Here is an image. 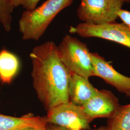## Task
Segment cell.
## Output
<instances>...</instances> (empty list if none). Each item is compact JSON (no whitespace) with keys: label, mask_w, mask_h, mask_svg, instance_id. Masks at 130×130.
I'll use <instances>...</instances> for the list:
<instances>
[{"label":"cell","mask_w":130,"mask_h":130,"mask_svg":"<svg viewBox=\"0 0 130 130\" xmlns=\"http://www.w3.org/2000/svg\"><path fill=\"white\" fill-rule=\"evenodd\" d=\"M29 57L33 87L45 110L70 101L71 74L59 58L55 43L48 41L35 47Z\"/></svg>","instance_id":"cell-1"},{"label":"cell","mask_w":130,"mask_h":130,"mask_svg":"<svg viewBox=\"0 0 130 130\" xmlns=\"http://www.w3.org/2000/svg\"><path fill=\"white\" fill-rule=\"evenodd\" d=\"M107 130H130V104L121 106L107 119Z\"/></svg>","instance_id":"cell-12"},{"label":"cell","mask_w":130,"mask_h":130,"mask_svg":"<svg viewBox=\"0 0 130 130\" xmlns=\"http://www.w3.org/2000/svg\"><path fill=\"white\" fill-rule=\"evenodd\" d=\"M59 58L70 74H76L86 78L93 76L91 54L87 45L77 38L66 35L58 45Z\"/></svg>","instance_id":"cell-3"},{"label":"cell","mask_w":130,"mask_h":130,"mask_svg":"<svg viewBox=\"0 0 130 130\" xmlns=\"http://www.w3.org/2000/svg\"><path fill=\"white\" fill-rule=\"evenodd\" d=\"M89 79L76 74H71L69 87V100L76 105L82 106L96 93Z\"/></svg>","instance_id":"cell-9"},{"label":"cell","mask_w":130,"mask_h":130,"mask_svg":"<svg viewBox=\"0 0 130 130\" xmlns=\"http://www.w3.org/2000/svg\"><path fill=\"white\" fill-rule=\"evenodd\" d=\"M107 130V129L106 126H100L99 127H98L97 128L93 129V130Z\"/></svg>","instance_id":"cell-18"},{"label":"cell","mask_w":130,"mask_h":130,"mask_svg":"<svg viewBox=\"0 0 130 130\" xmlns=\"http://www.w3.org/2000/svg\"><path fill=\"white\" fill-rule=\"evenodd\" d=\"M129 98H130V95H129Z\"/></svg>","instance_id":"cell-20"},{"label":"cell","mask_w":130,"mask_h":130,"mask_svg":"<svg viewBox=\"0 0 130 130\" xmlns=\"http://www.w3.org/2000/svg\"><path fill=\"white\" fill-rule=\"evenodd\" d=\"M20 68V61L14 54L7 49L0 51V80L10 84L17 74Z\"/></svg>","instance_id":"cell-11"},{"label":"cell","mask_w":130,"mask_h":130,"mask_svg":"<svg viewBox=\"0 0 130 130\" xmlns=\"http://www.w3.org/2000/svg\"><path fill=\"white\" fill-rule=\"evenodd\" d=\"M124 4L121 0H80L77 16L84 23L102 25L114 22Z\"/></svg>","instance_id":"cell-4"},{"label":"cell","mask_w":130,"mask_h":130,"mask_svg":"<svg viewBox=\"0 0 130 130\" xmlns=\"http://www.w3.org/2000/svg\"><path fill=\"white\" fill-rule=\"evenodd\" d=\"M73 0H47L33 9L26 10L19 21L24 40H39L56 16L72 4Z\"/></svg>","instance_id":"cell-2"},{"label":"cell","mask_w":130,"mask_h":130,"mask_svg":"<svg viewBox=\"0 0 130 130\" xmlns=\"http://www.w3.org/2000/svg\"><path fill=\"white\" fill-rule=\"evenodd\" d=\"M47 130H72L59 126L47 123Z\"/></svg>","instance_id":"cell-16"},{"label":"cell","mask_w":130,"mask_h":130,"mask_svg":"<svg viewBox=\"0 0 130 130\" xmlns=\"http://www.w3.org/2000/svg\"><path fill=\"white\" fill-rule=\"evenodd\" d=\"M120 106L119 100L110 91L98 90L89 101L81 106L85 113L92 120L109 118Z\"/></svg>","instance_id":"cell-8"},{"label":"cell","mask_w":130,"mask_h":130,"mask_svg":"<svg viewBox=\"0 0 130 130\" xmlns=\"http://www.w3.org/2000/svg\"><path fill=\"white\" fill-rule=\"evenodd\" d=\"M93 76L102 79L120 92L129 97L130 94V77L118 72L110 63L97 53H91Z\"/></svg>","instance_id":"cell-7"},{"label":"cell","mask_w":130,"mask_h":130,"mask_svg":"<svg viewBox=\"0 0 130 130\" xmlns=\"http://www.w3.org/2000/svg\"><path fill=\"white\" fill-rule=\"evenodd\" d=\"M117 15L122 23L130 28V11L121 9L118 12Z\"/></svg>","instance_id":"cell-15"},{"label":"cell","mask_w":130,"mask_h":130,"mask_svg":"<svg viewBox=\"0 0 130 130\" xmlns=\"http://www.w3.org/2000/svg\"><path fill=\"white\" fill-rule=\"evenodd\" d=\"M48 123L72 130H90L92 120L84 112L82 107L69 101L47 111Z\"/></svg>","instance_id":"cell-6"},{"label":"cell","mask_w":130,"mask_h":130,"mask_svg":"<svg viewBox=\"0 0 130 130\" xmlns=\"http://www.w3.org/2000/svg\"><path fill=\"white\" fill-rule=\"evenodd\" d=\"M47 123L46 116L28 115L15 117L0 114V130H19L28 127L44 125Z\"/></svg>","instance_id":"cell-10"},{"label":"cell","mask_w":130,"mask_h":130,"mask_svg":"<svg viewBox=\"0 0 130 130\" xmlns=\"http://www.w3.org/2000/svg\"><path fill=\"white\" fill-rule=\"evenodd\" d=\"M121 1H122L123 2H124V3H127L130 4V0H121Z\"/></svg>","instance_id":"cell-19"},{"label":"cell","mask_w":130,"mask_h":130,"mask_svg":"<svg viewBox=\"0 0 130 130\" xmlns=\"http://www.w3.org/2000/svg\"><path fill=\"white\" fill-rule=\"evenodd\" d=\"M14 8L22 6L26 10H32L37 7L40 0H11Z\"/></svg>","instance_id":"cell-14"},{"label":"cell","mask_w":130,"mask_h":130,"mask_svg":"<svg viewBox=\"0 0 130 130\" xmlns=\"http://www.w3.org/2000/svg\"><path fill=\"white\" fill-rule=\"evenodd\" d=\"M14 8L11 0H0V23L6 31L11 29Z\"/></svg>","instance_id":"cell-13"},{"label":"cell","mask_w":130,"mask_h":130,"mask_svg":"<svg viewBox=\"0 0 130 130\" xmlns=\"http://www.w3.org/2000/svg\"><path fill=\"white\" fill-rule=\"evenodd\" d=\"M70 32L84 38H98L115 42L130 49V28L116 21L102 25L80 23L71 26Z\"/></svg>","instance_id":"cell-5"},{"label":"cell","mask_w":130,"mask_h":130,"mask_svg":"<svg viewBox=\"0 0 130 130\" xmlns=\"http://www.w3.org/2000/svg\"><path fill=\"white\" fill-rule=\"evenodd\" d=\"M47 125L28 127L19 130H47Z\"/></svg>","instance_id":"cell-17"}]
</instances>
